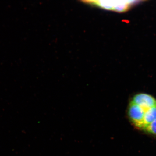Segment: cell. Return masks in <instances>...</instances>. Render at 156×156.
I'll return each mask as SVG.
<instances>
[{
	"mask_svg": "<svg viewBox=\"0 0 156 156\" xmlns=\"http://www.w3.org/2000/svg\"><path fill=\"white\" fill-rule=\"evenodd\" d=\"M127 115L136 129L156 137V98L145 93H138L129 102Z\"/></svg>",
	"mask_w": 156,
	"mask_h": 156,
	"instance_id": "6da1fadb",
	"label": "cell"
},
{
	"mask_svg": "<svg viewBox=\"0 0 156 156\" xmlns=\"http://www.w3.org/2000/svg\"><path fill=\"white\" fill-rule=\"evenodd\" d=\"M83 2L100 7L101 8L112 10L117 11H123L128 8V3H115L113 1H86Z\"/></svg>",
	"mask_w": 156,
	"mask_h": 156,
	"instance_id": "7a4b0ae2",
	"label": "cell"
}]
</instances>
